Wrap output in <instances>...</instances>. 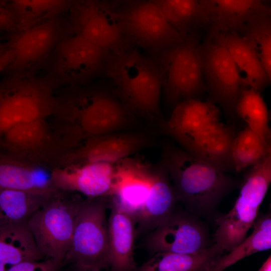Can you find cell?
<instances>
[{
    "label": "cell",
    "instance_id": "e0dca14e",
    "mask_svg": "<svg viewBox=\"0 0 271 271\" xmlns=\"http://www.w3.org/2000/svg\"><path fill=\"white\" fill-rule=\"evenodd\" d=\"M234 125L221 120L208 125L178 143L194 156L223 172L234 170L231 151L237 134Z\"/></svg>",
    "mask_w": 271,
    "mask_h": 271
},
{
    "label": "cell",
    "instance_id": "4fadbf2b",
    "mask_svg": "<svg viewBox=\"0 0 271 271\" xmlns=\"http://www.w3.org/2000/svg\"><path fill=\"white\" fill-rule=\"evenodd\" d=\"M55 71L68 83H86L103 74L111 54L82 36L72 32L56 45Z\"/></svg>",
    "mask_w": 271,
    "mask_h": 271
},
{
    "label": "cell",
    "instance_id": "1f68e13d",
    "mask_svg": "<svg viewBox=\"0 0 271 271\" xmlns=\"http://www.w3.org/2000/svg\"><path fill=\"white\" fill-rule=\"evenodd\" d=\"M235 110L236 116L242 119L248 127L270 142L268 111L259 92L252 87H244L240 92Z\"/></svg>",
    "mask_w": 271,
    "mask_h": 271
},
{
    "label": "cell",
    "instance_id": "9c48e42d",
    "mask_svg": "<svg viewBox=\"0 0 271 271\" xmlns=\"http://www.w3.org/2000/svg\"><path fill=\"white\" fill-rule=\"evenodd\" d=\"M123 34L130 44L153 55L185 38L150 0H133L115 8Z\"/></svg>",
    "mask_w": 271,
    "mask_h": 271
},
{
    "label": "cell",
    "instance_id": "9a60e30c",
    "mask_svg": "<svg viewBox=\"0 0 271 271\" xmlns=\"http://www.w3.org/2000/svg\"><path fill=\"white\" fill-rule=\"evenodd\" d=\"M114 166L115 163L88 162L55 167L52 180L61 191L80 193L88 199L109 196Z\"/></svg>",
    "mask_w": 271,
    "mask_h": 271
},
{
    "label": "cell",
    "instance_id": "8fae6325",
    "mask_svg": "<svg viewBox=\"0 0 271 271\" xmlns=\"http://www.w3.org/2000/svg\"><path fill=\"white\" fill-rule=\"evenodd\" d=\"M72 32L111 54L133 47L121 30L115 8L99 0H80L71 13Z\"/></svg>",
    "mask_w": 271,
    "mask_h": 271
},
{
    "label": "cell",
    "instance_id": "74e56055",
    "mask_svg": "<svg viewBox=\"0 0 271 271\" xmlns=\"http://www.w3.org/2000/svg\"><path fill=\"white\" fill-rule=\"evenodd\" d=\"M259 271H270L271 270V256L270 255L263 262L261 267L258 269Z\"/></svg>",
    "mask_w": 271,
    "mask_h": 271
},
{
    "label": "cell",
    "instance_id": "4316f807",
    "mask_svg": "<svg viewBox=\"0 0 271 271\" xmlns=\"http://www.w3.org/2000/svg\"><path fill=\"white\" fill-rule=\"evenodd\" d=\"M43 257L27 222L0 227V271H9L21 261Z\"/></svg>",
    "mask_w": 271,
    "mask_h": 271
},
{
    "label": "cell",
    "instance_id": "ffe728a7",
    "mask_svg": "<svg viewBox=\"0 0 271 271\" xmlns=\"http://www.w3.org/2000/svg\"><path fill=\"white\" fill-rule=\"evenodd\" d=\"M52 169L10 154L0 155V189L26 191L51 197L61 190L54 185Z\"/></svg>",
    "mask_w": 271,
    "mask_h": 271
},
{
    "label": "cell",
    "instance_id": "ba28073f",
    "mask_svg": "<svg viewBox=\"0 0 271 271\" xmlns=\"http://www.w3.org/2000/svg\"><path fill=\"white\" fill-rule=\"evenodd\" d=\"M56 105L53 87L43 78L17 74L0 84V138L12 126L45 119Z\"/></svg>",
    "mask_w": 271,
    "mask_h": 271
},
{
    "label": "cell",
    "instance_id": "484cf974",
    "mask_svg": "<svg viewBox=\"0 0 271 271\" xmlns=\"http://www.w3.org/2000/svg\"><path fill=\"white\" fill-rule=\"evenodd\" d=\"M207 1L210 13L208 29L238 34L252 16L270 7L264 0Z\"/></svg>",
    "mask_w": 271,
    "mask_h": 271
},
{
    "label": "cell",
    "instance_id": "cb8c5ba5",
    "mask_svg": "<svg viewBox=\"0 0 271 271\" xmlns=\"http://www.w3.org/2000/svg\"><path fill=\"white\" fill-rule=\"evenodd\" d=\"M208 30L226 47L246 85L261 93L271 79L249 43L236 32Z\"/></svg>",
    "mask_w": 271,
    "mask_h": 271
},
{
    "label": "cell",
    "instance_id": "836d02e7",
    "mask_svg": "<svg viewBox=\"0 0 271 271\" xmlns=\"http://www.w3.org/2000/svg\"><path fill=\"white\" fill-rule=\"evenodd\" d=\"M20 30L56 17L71 5L70 0H12Z\"/></svg>",
    "mask_w": 271,
    "mask_h": 271
},
{
    "label": "cell",
    "instance_id": "6da1fadb",
    "mask_svg": "<svg viewBox=\"0 0 271 271\" xmlns=\"http://www.w3.org/2000/svg\"><path fill=\"white\" fill-rule=\"evenodd\" d=\"M163 158L177 201L198 217H215L222 199L241 185L236 178L174 145L165 147Z\"/></svg>",
    "mask_w": 271,
    "mask_h": 271
},
{
    "label": "cell",
    "instance_id": "8992f818",
    "mask_svg": "<svg viewBox=\"0 0 271 271\" xmlns=\"http://www.w3.org/2000/svg\"><path fill=\"white\" fill-rule=\"evenodd\" d=\"M107 197L82 200L62 265L71 263L80 271H99L110 267L106 220Z\"/></svg>",
    "mask_w": 271,
    "mask_h": 271
},
{
    "label": "cell",
    "instance_id": "7a4b0ae2",
    "mask_svg": "<svg viewBox=\"0 0 271 271\" xmlns=\"http://www.w3.org/2000/svg\"><path fill=\"white\" fill-rule=\"evenodd\" d=\"M103 74L111 91L132 114L159 119L162 77L151 56L134 47L111 54Z\"/></svg>",
    "mask_w": 271,
    "mask_h": 271
},
{
    "label": "cell",
    "instance_id": "d590c367",
    "mask_svg": "<svg viewBox=\"0 0 271 271\" xmlns=\"http://www.w3.org/2000/svg\"><path fill=\"white\" fill-rule=\"evenodd\" d=\"M17 27L13 15L0 7V31L7 30Z\"/></svg>",
    "mask_w": 271,
    "mask_h": 271
},
{
    "label": "cell",
    "instance_id": "83f0119b",
    "mask_svg": "<svg viewBox=\"0 0 271 271\" xmlns=\"http://www.w3.org/2000/svg\"><path fill=\"white\" fill-rule=\"evenodd\" d=\"M162 11L170 23L184 37L210 26L207 0H150Z\"/></svg>",
    "mask_w": 271,
    "mask_h": 271
},
{
    "label": "cell",
    "instance_id": "30bf717a",
    "mask_svg": "<svg viewBox=\"0 0 271 271\" xmlns=\"http://www.w3.org/2000/svg\"><path fill=\"white\" fill-rule=\"evenodd\" d=\"M199 54L209 101L217 104L230 121L235 119V105L246 85L226 47L207 30Z\"/></svg>",
    "mask_w": 271,
    "mask_h": 271
},
{
    "label": "cell",
    "instance_id": "7c38bea8",
    "mask_svg": "<svg viewBox=\"0 0 271 271\" xmlns=\"http://www.w3.org/2000/svg\"><path fill=\"white\" fill-rule=\"evenodd\" d=\"M210 244L208 229L199 217L175 209L152 231L145 244L152 255L164 251L192 253Z\"/></svg>",
    "mask_w": 271,
    "mask_h": 271
},
{
    "label": "cell",
    "instance_id": "f1b7e54d",
    "mask_svg": "<svg viewBox=\"0 0 271 271\" xmlns=\"http://www.w3.org/2000/svg\"><path fill=\"white\" fill-rule=\"evenodd\" d=\"M49 198L26 191L0 189V227L27 222Z\"/></svg>",
    "mask_w": 271,
    "mask_h": 271
},
{
    "label": "cell",
    "instance_id": "5b68a950",
    "mask_svg": "<svg viewBox=\"0 0 271 271\" xmlns=\"http://www.w3.org/2000/svg\"><path fill=\"white\" fill-rule=\"evenodd\" d=\"M200 31L187 35L180 43L151 56L162 77V92L167 102L199 97L206 85L199 54Z\"/></svg>",
    "mask_w": 271,
    "mask_h": 271
},
{
    "label": "cell",
    "instance_id": "ab89813d",
    "mask_svg": "<svg viewBox=\"0 0 271 271\" xmlns=\"http://www.w3.org/2000/svg\"><path fill=\"white\" fill-rule=\"evenodd\" d=\"M266 2L269 3L270 2V0H264Z\"/></svg>",
    "mask_w": 271,
    "mask_h": 271
},
{
    "label": "cell",
    "instance_id": "d6986e66",
    "mask_svg": "<svg viewBox=\"0 0 271 271\" xmlns=\"http://www.w3.org/2000/svg\"><path fill=\"white\" fill-rule=\"evenodd\" d=\"M51 139L46 119H42L12 126L2 135L0 144L9 151V154L35 164L48 166V163L54 161L48 149Z\"/></svg>",
    "mask_w": 271,
    "mask_h": 271
},
{
    "label": "cell",
    "instance_id": "7402d4cb",
    "mask_svg": "<svg viewBox=\"0 0 271 271\" xmlns=\"http://www.w3.org/2000/svg\"><path fill=\"white\" fill-rule=\"evenodd\" d=\"M177 200L167 169L162 162L156 166L147 197L137 218V236L152 231L175 209Z\"/></svg>",
    "mask_w": 271,
    "mask_h": 271
},
{
    "label": "cell",
    "instance_id": "52a82bcc",
    "mask_svg": "<svg viewBox=\"0 0 271 271\" xmlns=\"http://www.w3.org/2000/svg\"><path fill=\"white\" fill-rule=\"evenodd\" d=\"M61 191L50 197L27 223L36 245L46 259L61 266L72 240L77 211L82 200Z\"/></svg>",
    "mask_w": 271,
    "mask_h": 271
},
{
    "label": "cell",
    "instance_id": "ac0fdd59",
    "mask_svg": "<svg viewBox=\"0 0 271 271\" xmlns=\"http://www.w3.org/2000/svg\"><path fill=\"white\" fill-rule=\"evenodd\" d=\"M61 32L56 17L20 30L8 46L13 55L9 68L18 71L36 65L56 46Z\"/></svg>",
    "mask_w": 271,
    "mask_h": 271
},
{
    "label": "cell",
    "instance_id": "4dcf8cb0",
    "mask_svg": "<svg viewBox=\"0 0 271 271\" xmlns=\"http://www.w3.org/2000/svg\"><path fill=\"white\" fill-rule=\"evenodd\" d=\"M239 34L252 46L271 79V8L260 10L247 21Z\"/></svg>",
    "mask_w": 271,
    "mask_h": 271
},
{
    "label": "cell",
    "instance_id": "f546056e",
    "mask_svg": "<svg viewBox=\"0 0 271 271\" xmlns=\"http://www.w3.org/2000/svg\"><path fill=\"white\" fill-rule=\"evenodd\" d=\"M251 227V234L228 254L219 256L215 261L211 271L223 270L249 255L270 249V214L257 216Z\"/></svg>",
    "mask_w": 271,
    "mask_h": 271
},
{
    "label": "cell",
    "instance_id": "f35d334b",
    "mask_svg": "<svg viewBox=\"0 0 271 271\" xmlns=\"http://www.w3.org/2000/svg\"><path fill=\"white\" fill-rule=\"evenodd\" d=\"M6 47L3 46L0 44V51L5 48Z\"/></svg>",
    "mask_w": 271,
    "mask_h": 271
},
{
    "label": "cell",
    "instance_id": "5bb4252c",
    "mask_svg": "<svg viewBox=\"0 0 271 271\" xmlns=\"http://www.w3.org/2000/svg\"><path fill=\"white\" fill-rule=\"evenodd\" d=\"M152 144L151 138L140 131H121L92 137L64 154L58 167L88 162L115 163Z\"/></svg>",
    "mask_w": 271,
    "mask_h": 271
},
{
    "label": "cell",
    "instance_id": "603a6c76",
    "mask_svg": "<svg viewBox=\"0 0 271 271\" xmlns=\"http://www.w3.org/2000/svg\"><path fill=\"white\" fill-rule=\"evenodd\" d=\"M175 105L169 118L160 121V126L163 131L178 143L220 120V108L209 100L190 98Z\"/></svg>",
    "mask_w": 271,
    "mask_h": 271
},
{
    "label": "cell",
    "instance_id": "d4e9b609",
    "mask_svg": "<svg viewBox=\"0 0 271 271\" xmlns=\"http://www.w3.org/2000/svg\"><path fill=\"white\" fill-rule=\"evenodd\" d=\"M224 251L215 243L189 253H156L137 268L139 271H211L215 261Z\"/></svg>",
    "mask_w": 271,
    "mask_h": 271
},
{
    "label": "cell",
    "instance_id": "e575fe53",
    "mask_svg": "<svg viewBox=\"0 0 271 271\" xmlns=\"http://www.w3.org/2000/svg\"><path fill=\"white\" fill-rule=\"evenodd\" d=\"M27 260L21 261L11 267L9 271H54L61 266L52 259Z\"/></svg>",
    "mask_w": 271,
    "mask_h": 271
},
{
    "label": "cell",
    "instance_id": "8d00e7d4",
    "mask_svg": "<svg viewBox=\"0 0 271 271\" xmlns=\"http://www.w3.org/2000/svg\"><path fill=\"white\" fill-rule=\"evenodd\" d=\"M12 58V52L8 46L0 51V73L9 68Z\"/></svg>",
    "mask_w": 271,
    "mask_h": 271
},
{
    "label": "cell",
    "instance_id": "2e32d148",
    "mask_svg": "<svg viewBox=\"0 0 271 271\" xmlns=\"http://www.w3.org/2000/svg\"><path fill=\"white\" fill-rule=\"evenodd\" d=\"M155 167L130 157L115 163L109 196L136 218L148 195Z\"/></svg>",
    "mask_w": 271,
    "mask_h": 271
},
{
    "label": "cell",
    "instance_id": "d6a6232c",
    "mask_svg": "<svg viewBox=\"0 0 271 271\" xmlns=\"http://www.w3.org/2000/svg\"><path fill=\"white\" fill-rule=\"evenodd\" d=\"M270 152V142L246 126L237 133L233 143L231 156L234 170L240 172L258 163Z\"/></svg>",
    "mask_w": 271,
    "mask_h": 271
},
{
    "label": "cell",
    "instance_id": "3957f363",
    "mask_svg": "<svg viewBox=\"0 0 271 271\" xmlns=\"http://www.w3.org/2000/svg\"><path fill=\"white\" fill-rule=\"evenodd\" d=\"M68 133L73 145L101 134L128 130L133 114L110 88L77 91L70 98Z\"/></svg>",
    "mask_w": 271,
    "mask_h": 271
},
{
    "label": "cell",
    "instance_id": "277c9868",
    "mask_svg": "<svg viewBox=\"0 0 271 271\" xmlns=\"http://www.w3.org/2000/svg\"><path fill=\"white\" fill-rule=\"evenodd\" d=\"M270 182L271 152L259 162L249 167L234 206L227 214L215 219L218 227L214 239L224 251H230L246 238Z\"/></svg>",
    "mask_w": 271,
    "mask_h": 271
},
{
    "label": "cell",
    "instance_id": "44dd1931",
    "mask_svg": "<svg viewBox=\"0 0 271 271\" xmlns=\"http://www.w3.org/2000/svg\"><path fill=\"white\" fill-rule=\"evenodd\" d=\"M111 201L107 222L110 267L113 271L137 270L133 258L137 218L117 202Z\"/></svg>",
    "mask_w": 271,
    "mask_h": 271
}]
</instances>
